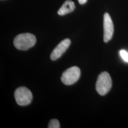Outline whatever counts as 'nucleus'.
<instances>
[{
  "mask_svg": "<svg viewBox=\"0 0 128 128\" xmlns=\"http://www.w3.org/2000/svg\"><path fill=\"white\" fill-rule=\"evenodd\" d=\"M70 44L71 40L69 38H66L60 42L52 52L51 60L55 61L60 58L68 48Z\"/></svg>",
  "mask_w": 128,
  "mask_h": 128,
  "instance_id": "obj_6",
  "label": "nucleus"
},
{
  "mask_svg": "<svg viewBox=\"0 0 128 128\" xmlns=\"http://www.w3.org/2000/svg\"><path fill=\"white\" fill-rule=\"evenodd\" d=\"M16 102L20 106H26L30 104L33 96L32 92L27 87H18L14 92Z\"/></svg>",
  "mask_w": 128,
  "mask_h": 128,
  "instance_id": "obj_3",
  "label": "nucleus"
},
{
  "mask_svg": "<svg viewBox=\"0 0 128 128\" xmlns=\"http://www.w3.org/2000/svg\"><path fill=\"white\" fill-rule=\"evenodd\" d=\"M48 128H60V124L59 121L56 119L51 120L48 124Z\"/></svg>",
  "mask_w": 128,
  "mask_h": 128,
  "instance_id": "obj_8",
  "label": "nucleus"
},
{
  "mask_svg": "<svg viewBox=\"0 0 128 128\" xmlns=\"http://www.w3.org/2000/svg\"><path fill=\"white\" fill-rule=\"evenodd\" d=\"M75 8V5L71 0H66L58 12V14L62 16L73 12Z\"/></svg>",
  "mask_w": 128,
  "mask_h": 128,
  "instance_id": "obj_7",
  "label": "nucleus"
},
{
  "mask_svg": "<svg viewBox=\"0 0 128 128\" xmlns=\"http://www.w3.org/2000/svg\"><path fill=\"white\" fill-rule=\"evenodd\" d=\"M36 40V37L32 34H20L15 38L14 45L18 50H26L34 46Z\"/></svg>",
  "mask_w": 128,
  "mask_h": 128,
  "instance_id": "obj_1",
  "label": "nucleus"
},
{
  "mask_svg": "<svg viewBox=\"0 0 128 128\" xmlns=\"http://www.w3.org/2000/svg\"><path fill=\"white\" fill-rule=\"evenodd\" d=\"M80 75V68L78 66H74L64 71L61 77V80L66 85H72L78 81Z\"/></svg>",
  "mask_w": 128,
  "mask_h": 128,
  "instance_id": "obj_4",
  "label": "nucleus"
},
{
  "mask_svg": "<svg viewBox=\"0 0 128 128\" xmlns=\"http://www.w3.org/2000/svg\"><path fill=\"white\" fill-rule=\"evenodd\" d=\"M120 55L122 58L124 60L125 62L128 63V52L125 50H120L119 52Z\"/></svg>",
  "mask_w": 128,
  "mask_h": 128,
  "instance_id": "obj_9",
  "label": "nucleus"
},
{
  "mask_svg": "<svg viewBox=\"0 0 128 128\" xmlns=\"http://www.w3.org/2000/svg\"><path fill=\"white\" fill-rule=\"evenodd\" d=\"M80 4H84L87 2V0H78Z\"/></svg>",
  "mask_w": 128,
  "mask_h": 128,
  "instance_id": "obj_10",
  "label": "nucleus"
},
{
  "mask_svg": "<svg viewBox=\"0 0 128 128\" xmlns=\"http://www.w3.org/2000/svg\"><path fill=\"white\" fill-rule=\"evenodd\" d=\"M112 86V80L110 74L107 72L101 73L97 78L96 82V91L101 96L107 94Z\"/></svg>",
  "mask_w": 128,
  "mask_h": 128,
  "instance_id": "obj_2",
  "label": "nucleus"
},
{
  "mask_svg": "<svg viewBox=\"0 0 128 128\" xmlns=\"http://www.w3.org/2000/svg\"><path fill=\"white\" fill-rule=\"evenodd\" d=\"M104 42H108L112 39L114 32V28L112 21L108 13H105L104 16Z\"/></svg>",
  "mask_w": 128,
  "mask_h": 128,
  "instance_id": "obj_5",
  "label": "nucleus"
}]
</instances>
